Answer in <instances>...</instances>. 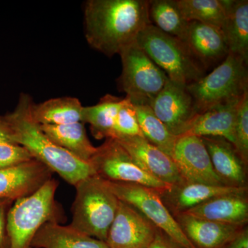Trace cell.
<instances>
[{
	"label": "cell",
	"instance_id": "obj_1",
	"mask_svg": "<svg viewBox=\"0 0 248 248\" xmlns=\"http://www.w3.org/2000/svg\"><path fill=\"white\" fill-rule=\"evenodd\" d=\"M148 0H89L84 5L85 38L90 46L111 58L135 43L151 24Z\"/></svg>",
	"mask_w": 248,
	"mask_h": 248
},
{
	"label": "cell",
	"instance_id": "obj_2",
	"mask_svg": "<svg viewBox=\"0 0 248 248\" xmlns=\"http://www.w3.org/2000/svg\"><path fill=\"white\" fill-rule=\"evenodd\" d=\"M32 103L29 94L22 93L15 110L5 115L12 130L15 143L24 147L33 159L72 186H76L80 181L94 175L95 172L89 163L78 159L44 133L40 125L31 117Z\"/></svg>",
	"mask_w": 248,
	"mask_h": 248
},
{
	"label": "cell",
	"instance_id": "obj_3",
	"mask_svg": "<svg viewBox=\"0 0 248 248\" xmlns=\"http://www.w3.org/2000/svg\"><path fill=\"white\" fill-rule=\"evenodd\" d=\"M58 185L52 178L32 195L15 202L6 215L7 248H32V241L45 223L63 221L62 208L55 200Z\"/></svg>",
	"mask_w": 248,
	"mask_h": 248
},
{
	"label": "cell",
	"instance_id": "obj_4",
	"mask_svg": "<svg viewBox=\"0 0 248 248\" xmlns=\"http://www.w3.org/2000/svg\"><path fill=\"white\" fill-rule=\"evenodd\" d=\"M75 187L76 195L70 226L105 242L120 201L106 181L97 174L80 181Z\"/></svg>",
	"mask_w": 248,
	"mask_h": 248
},
{
	"label": "cell",
	"instance_id": "obj_5",
	"mask_svg": "<svg viewBox=\"0 0 248 248\" xmlns=\"http://www.w3.org/2000/svg\"><path fill=\"white\" fill-rule=\"evenodd\" d=\"M135 42L172 81L189 85L205 76V70L184 41L152 24L142 30Z\"/></svg>",
	"mask_w": 248,
	"mask_h": 248
},
{
	"label": "cell",
	"instance_id": "obj_6",
	"mask_svg": "<svg viewBox=\"0 0 248 248\" xmlns=\"http://www.w3.org/2000/svg\"><path fill=\"white\" fill-rule=\"evenodd\" d=\"M248 63L229 53L207 76L187 85L198 114L209 108L240 99L248 93Z\"/></svg>",
	"mask_w": 248,
	"mask_h": 248
},
{
	"label": "cell",
	"instance_id": "obj_7",
	"mask_svg": "<svg viewBox=\"0 0 248 248\" xmlns=\"http://www.w3.org/2000/svg\"><path fill=\"white\" fill-rule=\"evenodd\" d=\"M122 75L118 86L133 105L151 106L169 78L136 42L120 53Z\"/></svg>",
	"mask_w": 248,
	"mask_h": 248
},
{
	"label": "cell",
	"instance_id": "obj_8",
	"mask_svg": "<svg viewBox=\"0 0 248 248\" xmlns=\"http://www.w3.org/2000/svg\"><path fill=\"white\" fill-rule=\"evenodd\" d=\"M95 174L109 182L132 183L161 190L168 184L153 177L114 139H107L89 161Z\"/></svg>",
	"mask_w": 248,
	"mask_h": 248
},
{
	"label": "cell",
	"instance_id": "obj_9",
	"mask_svg": "<svg viewBox=\"0 0 248 248\" xmlns=\"http://www.w3.org/2000/svg\"><path fill=\"white\" fill-rule=\"evenodd\" d=\"M105 181L108 187L119 200L136 208L158 229L164 232L184 247L195 248L161 202L156 190L132 183Z\"/></svg>",
	"mask_w": 248,
	"mask_h": 248
},
{
	"label": "cell",
	"instance_id": "obj_10",
	"mask_svg": "<svg viewBox=\"0 0 248 248\" xmlns=\"http://www.w3.org/2000/svg\"><path fill=\"white\" fill-rule=\"evenodd\" d=\"M150 107L169 131L178 138L185 135L198 115L187 85L170 79Z\"/></svg>",
	"mask_w": 248,
	"mask_h": 248
},
{
	"label": "cell",
	"instance_id": "obj_11",
	"mask_svg": "<svg viewBox=\"0 0 248 248\" xmlns=\"http://www.w3.org/2000/svg\"><path fill=\"white\" fill-rule=\"evenodd\" d=\"M156 231L143 214L120 201L105 243L109 248H149Z\"/></svg>",
	"mask_w": 248,
	"mask_h": 248
},
{
	"label": "cell",
	"instance_id": "obj_12",
	"mask_svg": "<svg viewBox=\"0 0 248 248\" xmlns=\"http://www.w3.org/2000/svg\"><path fill=\"white\" fill-rule=\"evenodd\" d=\"M172 158L186 182L225 186L214 170L202 138L192 135L179 137Z\"/></svg>",
	"mask_w": 248,
	"mask_h": 248
},
{
	"label": "cell",
	"instance_id": "obj_13",
	"mask_svg": "<svg viewBox=\"0 0 248 248\" xmlns=\"http://www.w3.org/2000/svg\"><path fill=\"white\" fill-rule=\"evenodd\" d=\"M115 140L142 169L158 180L168 185H174L185 181L172 158L143 137H124Z\"/></svg>",
	"mask_w": 248,
	"mask_h": 248
},
{
	"label": "cell",
	"instance_id": "obj_14",
	"mask_svg": "<svg viewBox=\"0 0 248 248\" xmlns=\"http://www.w3.org/2000/svg\"><path fill=\"white\" fill-rule=\"evenodd\" d=\"M53 172L35 159L0 170V202H14L32 195L52 179Z\"/></svg>",
	"mask_w": 248,
	"mask_h": 248
},
{
	"label": "cell",
	"instance_id": "obj_15",
	"mask_svg": "<svg viewBox=\"0 0 248 248\" xmlns=\"http://www.w3.org/2000/svg\"><path fill=\"white\" fill-rule=\"evenodd\" d=\"M206 147L214 170L223 185L248 187V166L234 145L221 137L201 138Z\"/></svg>",
	"mask_w": 248,
	"mask_h": 248
},
{
	"label": "cell",
	"instance_id": "obj_16",
	"mask_svg": "<svg viewBox=\"0 0 248 248\" xmlns=\"http://www.w3.org/2000/svg\"><path fill=\"white\" fill-rule=\"evenodd\" d=\"M248 187L223 194L186 212L192 216L233 226H248Z\"/></svg>",
	"mask_w": 248,
	"mask_h": 248
},
{
	"label": "cell",
	"instance_id": "obj_17",
	"mask_svg": "<svg viewBox=\"0 0 248 248\" xmlns=\"http://www.w3.org/2000/svg\"><path fill=\"white\" fill-rule=\"evenodd\" d=\"M184 42L205 71L220 64L229 54L221 29L203 23L189 22Z\"/></svg>",
	"mask_w": 248,
	"mask_h": 248
},
{
	"label": "cell",
	"instance_id": "obj_18",
	"mask_svg": "<svg viewBox=\"0 0 248 248\" xmlns=\"http://www.w3.org/2000/svg\"><path fill=\"white\" fill-rule=\"evenodd\" d=\"M246 187L205 185L199 183H182L156 190L161 202L173 217L186 213L205 201L223 194L236 192Z\"/></svg>",
	"mask_w": 248,
	"mask_h": 248
},
{
	"label": "cell",
	"instance_id": "obj_19",
	"mask_svg": "<svg viewBox=\"0 0 248 248\" xmlns=\"http://www.w3.org/2000/svg\"><path fill=\"white\" fill-rule=\"evenodd\" d=\"M174 218L195 248H219L247 226L209 221L186 213L179 214Z\"/></svg>",
	"mask_w": 248,
	"mask_h": 248
},
{
	"label": "cell",
	"instance_id": "obj_20",
	"mask_svg": "<svg viewBox=\"0 0 248 248\" xmlns=\"http://www.w3.org/2000/svg\"><path fill=\"white\" fill-rule=\"evenodd\" d=\"M241 98L217 104L198 114L184 135L221 137L234 145L236 110Z\"/></svg>",
	"mask_w": 248,
	"mask_h": 248
},
{
	"label": "cell",
	"instance_id": "obj_21",
	"mask_svg": "<svg viewBox=\"0 0 248 248\" xmlns=\"http://www.w3.org/2000/svg\"><path fill=\"white\" fill-rule=\"evenodd\" d=\"M32 248H109L104 241L88 236L70 226L46 223L37 232Z\"/></svg>",
	"mask_w": 248,
	"mask_h": 248
},
{
	"label": "cell",
	"instance_id": "obj_22",
	"mask_svg": "<svg viewBox=\"0 0 248 248\" xmlns=\"http://www.w3.org/2000/svg\"><path fill=\"white\" fill-rule=\"evenodd\" d=\"M226 18L221 30L229 53L248 61V1L223 0Z\"/></svg>",
	"mask_w": 248,
	"mask_h": 248
},
{
	"label": "cell",
	"instance_id": "obj_23",
	"mask_svg": "<svg viewBox=\"0 0 248 248\" xmlns=\"http://www.w3.org/2000/svg\"><path fill=\"white\" fill-rule=\"evenodd\" d=\"M40 125L44 133L55 144L81 161L89 163L97 151V147L90 141L82 122L65 125Z\"/></svg>",
	"mask_w": 248,
	"mask_h": 248
},
{
	"label": "cell",
	"instance_id": "obj_24",
	"mask_svg": "<svg viewBox=\"0 0 248 248\" xmlns=\"http://www.w3.org/2000/svg\"><path fill=\"white\" fill-rule=\"evenodd\" d=\"M83 107L78 98H53L41 104L33 102L31 115L39 125H65L81 122Z\"/></svg>",
	"mask_w": 248,
	"mask_h": 248
},
{
	"label": "cell",
	"instance_id": "obj_25",
	"mask_svg": "<svg viewBox=\"0 0 248 248\" xmlns=\"http://www.w3.org/2000/svg\"><path fill=\"white\" fill-rule=\"evenodd\" d=\"M123 98L107 94L96 105L83 107L81 122L89 124L97 140L113 139L114 125Z\"/></svg>",
	"mask_w": 248,
	"mask_h": 248
},
{
	"label": "cell",
	"instance_id": "obj_26",
	"mask_svg": "<svg viewBox=\"0 0 248 248\" xmlns=\"http://www.w3.org/2000/svg\"><path fill=\"white\" fill-rule=\"evenodd\" d=\"M148 16L151 24L159 30L185 41L189 22L184 18L176 0L149 1Z\"/></svg>",
	"mask_w": 248,
	"mask_h": 248
},
{
	"label": "cell",
	"instance_id": "obj_27",
	"mask_svg": "<svg viewBox=\"0 0 248 248\" xmlns=\"http://www.w3.org/2000/svg\"><path fill=\"white\" fill-rule=\"evenodd\" d=\"M143 138L172 157L178 137L173 135L156 117L150 106L134 105Z\"/></svg>",
	"mask_w": 248,
	"mask_h": 248
},
{
	"label": "cell",
	"instance_id": "obj_28",
	"mask_svg": "<svg viewBox=\"0 0 248 248\" xmlns=\"http://www.w3.org/2000/svg\"><path fill=\"white\" fill-rule=\"evenodd\" d=\"M187 22H198L221 29L226 18L223 0H176Z\"/></svg>",
	"mask_w": 248,
	"mask_h": 248
},
{
	"label": "cell",
	"instance_id": "obj_29",
	"mask_svg": "<svg viewBox=\"0 0 248 248\" xmlns=\"http://www.w3.org/2000/svg\"><path fill=\"white\" fill-rule=\"evenodd\" d=\"M135 136L143 137L139 125L135 106L128 99L124 97L116 117L113 139Z\"/></svg>",
	"mask_w": 248,
	"mask_h": 248
},
{
	"label": "cell",
	"instance_id": "obj_30",
	"mask_svg": "<svg viewBox=\"0 0 248 248\" xmlns=\"http://www.w3.org/2000/svg\"><path fill=\"white\" fill-rule=\"evenodd\" d=\"M243 161L248 165V93L238 105L234 124V144Z\"/></svg>",
	"mask_w": 248,
	"mask_h": 248
},
{
	"label": "cell",
	"instance_id": "obj_31",
	"mask_svg": "<svg viewBox=\"0 0 248 248\" xmlns=\"http://www.w3.org/2000/svg\"><path fill=\"white\" fill-rule=\"evenodd\" d=\"M33 159L24 147L13 142L0 143V170L9 169Z\"/></svg>",
	"mask_w": 248,
	"mask_h": 248
},
{
	"label": "cell",
	"instance_id": "obj_32",
	"mask_svg": "<svg viewBox=\"0 0 248 248\" xmlns=\"http://www.w3.org/2000/svg\"><path fill=\"white\" fill-rule=\"evenodd\" d=\"M149 248H187L179 244L175 240L165 233L164 232L158 229L156 232L155 239L153 240Z\"/></svg>",
	"mask_w": 248,
	"mask_h": 248
},
{
	"label": "cell",
	"instance_id": "obj_33",
	"mask_svg": "<svg viewBox=\"0 0 248 248\" xmlns=\"http://www.w3.org/2000/svg\"><path fill=\"white\" fill-rule=\"evenodd\" d=\"M12 202H0V248H7L6 241V215Z\"/></svg>",
	"mask_w": 248,
	"mask_h": 248
},
{
	"label": "cell",
	"instance_id": "obj_34",
	"mask_svg": "<svg viewBox=\"0 0 248 248\" xmlns=\"http://www.w3.org/2000/svg\"><path fill=\"white\" fill-rule=\"evenodd\" d=\"M219 248H248V226Z\"/></svg>",
	"mask_w": 248,
	"mask_h": 248
},
{
	"label": "cell",
	"instance_id": "obj_35",
	"mask_svg": "<svg viewBox=\"0 0 248 248\" xmlns=\"http://www.w3.org/2000/svg\"><path fill=\"white\" fill-rule=\"evenodd\" d=\"M13 142V133L6 117L0 116V143Z\"/></svg>",
	"mask_w": 248,
	"mask_h": 248
}]
</instances>
